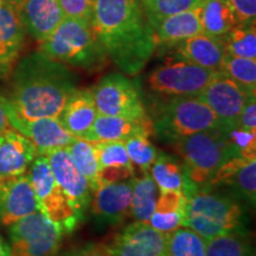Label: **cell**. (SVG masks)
<instances>
[{
    "label": "cell",
    "mask_w": 256,
    "mask_h": 256,
    "mask_svg": "<svg viewBox=\"0 0 256 256\" xmlns=\"http://www.w3.org/2000/svg\"><path fill=\"white\" fill-rule=\"evenodd\" d=\"M151 25L159 19L200 5L202 0H139Z\"/></svg>",
    "instance_id": "obj_36"
},
{
    "label": "cell",
    "mask_w": 256,
    "mask_h": 256,
    "mask_svg": "<svg viewBox=\"0 0 256 256\" xmlns=\"http://www.w3.org/2000/svg\"><path fill=\"white\" fill-rule=\"evenodd\" d=\"M200 19L204 34L217 38H222L236 26L235 18L226 0H202Z\"/></svg>",
    "instance_id": "obj_29"
},
{
    "label": "cell",
    "mask_w": 256,
    "mask_h": 256,
    "mask_svg": "<svg viewBox=\"0 0 256 256\" xmlns=\"http://www.w3.org/2000/svg\"><path fill=\"white\" fill-rule=\"evenodd\" d=\"M25 32L17 6L10 0H0V76L11 72L17 63Z\"/></svg>",
    "instance_id": "obj_20"
},
{
    "label": "cell",
    "mask_w": 256,
    "mask_h": 256,
    "mask_svg": "<svg viewBox=\"0 0 256 256\" xmlns=\"http://www.w3.org/2000/svg\"><path fill=\"white\" fill-rule=\"evenodd\" d=\"M76 88L78 78L69 66L37 50L14 64L8 95L4 98L19 118H57Z\"/></svg>",
    "instance_id": "obj_2"
},
{
    "label": "cell",
    "mask_w": 256,
    "mask_h": 256,
    "mask_svg": "<svg viewBox=\"0 0 256 256\" xmlns=\"http://www.w3.org/2000/svg\"><path fill=\"white\" fill-rule=\"evenodd\" d=\"M220 40L226 55L256 60L255 24L236 25Z\"/></svg>",
    "instance_id": "obj_31"
},
{
    "label": "cell",
    "mask_w": 256,
    "mask_h": 256,
    "mask_svg": "<svg viewBox=\"0 0 256 256\" xmlns=\"http://www.w3.org/2000/svg\"><path fill=\"white\" fill-rule=\"evenodd\" d=\"M177 153L191 182L198 188L206 186L220 165L236 156L226 132H202L168 142Z\"/></svg>",
    "instance_id": "obj_6"
},
{
    "label": "cell",
    "mask_w": 256,
    "mask_h": 256,
    "mask_svg": "<svg viewBox=\"0 0 256 256\" xmlns=\"http://www.w3.org/2000/svg\"><path fill=\"white\" fill-rule=\"evenodd\" d=\"M90 23L108 60L124 75L139 74L156 51L139 0H95Z\"/></svg>",
    "instance_id": "obj_1"
},
{
    "label": "cell",
    "mask_w": 256,
    "mask_h": 256,
    "mask_svg": "<svg viewBox=\"0 0 256 256\" xmlns=\"http://www.w3.org/2000/svg\"><path fill=\"white\" fill-rule=\"evenodd\" d=\"M90 90L98 114L124 118L153 127L139 90L124 74H107Z\"/></svg>",
    "instance_id": "obj_7"
},
{
    "label": "cell",
    "mask_w": 256,
    "mask_h": 256,
    "mask_svg": "<svg viewBox=\"0 0 256 256\" xmlns=\"http://www.w3.org/2000/svg\"><path fill=\"white\" fill-rule=\"evenodd\" d=\"M166 256H206V240L194 230L180 226L168 234Z\"/></svg>",
    "instance_id": "obj_33"
},
{
    "label": "cell",
    "mask_w": 256,
    "mask_h": 256,
    "mask_svg": "<svg viewBox=\"0 0 256 256\" xmlns=\"http://www.w3.org/2000/svg\"><path fill=\"white\" fill-rule=\"evenodd\" d=\"M247 211L241 200L211 188H197L186 200L184 226L204 240L244 232Z\"/></svg>",
    "instance_id": "obj_4"
},
{
    "label": "cell",
    "mask_w": 256,
    "mask_h": 256,
    "mask_svg": "<svg viewBox=\"0 0 256 256\" xmlns=\"http://www.w3.org/2000/svg\"><path fill=\"white\" fill-rule=\"evenodd\" d=\"M156 136L171 142L202 132H226L216 114L198 98H166L151 118Z\"/></svg>",
    "instance_id": "obj_5"
},
{
    "label": "cell",
    "mask_w": 256,
    "mask_h": 256,
    "mask_svg": "<svg viewBox=\"0 0 256 256\" xmlns=\"http://www.w3.org/2000/svg\"><path fill=\"white\" fill-rule=\"evenodd\" d=\"M66 150H68L69 154L72 156L74 162L78 166L80 172L88 180L92 191H95L101 184H104L100 178V171H98V158H96L94 142H86V140L76 138L66 147Z\"/></svg>",
    "instance_id": "obj_30"
},
{
    "label": "cell",
    "mask_w": 256,
    "mask_h": 256,
    "mask_svg": "<svg viewBox=\"0 0 256 256\" xmlns=\"http://www.w3.org/2000/svg\"><path fill=\"white\" fill-rule=\"evenodd\" d=\"M249 96L228 75L217 70L197 98L216 114L226 130H228L236 126Z\"/></svg>",
    "instance_id": "obj_11"
},
{
    "label": "cell",
    "mask_w": 256,
    "mask_h": 256,
    "mask_svg": "<svg viewBox=\"0 0 256 256\" xmlns=\"http://www.w3.org/2000/svg\"><path fill=\"white\" fill-rule=\"evenodd\" d=\"M0 256H11L8 244L4 241L2 236H0Z\"/></svg>",
    "instance_id": "obj_43"
},
{
    "label": "cell",
    "mask_w": 256,
    "mask_h": 256,
    "mask_svg": "<svg viewBox=\"0 0 256 256\" xmlns=\"http://www.w3.org/2000/svg\"><path fill=\"white\" fill-rule=\"evenodd\" d=\"M124 142V147L130 162L136 168V174L150 172V168L159 152L156 146L150 142L148 136H136L130 138Z\"/></svg>",
    "instance_id": "obj_35"
},
{
    "label": "cell",
    "mask_w": 256,
    "mask_h": 256,
    "mask_svg": "<svg viewBox=\"0 0 256 256\" xmlns=\"http://www.w3.org/2000/svg\"><path fill=\"white\" fill-rule=\"evenodd\" d=\"M28 174L36 194L40 211L50 220L58 224L64 234L72 232L82 220L57 184L46 156H36Z\"/></svg>",
    "instance_id": "obj_10"
},
{
    "label": "cell",
    "mask_w": 256,
    "mask_h": 256,
    "mask_svg": "<svg viewBox=\"0 0 256 256\" xmlns=\"http://www.w3.org/2000/svg\"><path fill=\"white\" fill-rule=\"evenodd\" d=\"M152 28L154 31L156 49H172L180 42L203 32L200 19V5L159 19L152 24Z\"/></svg>",
    "instance_id": "obj_22"
},
{
    "label": "cell",
    "mask_w": 256,
    "mask_h": 256,
    "mask_svg": "<svg viewBox=\"0 0 256 256\" xmlns=\"http://www.w3.org/2000/svg\"><path fill=\"white\" fill-rule=\"evenodd\" d=\"M40 210L28 174L0 180V226H8Z\"/></svg>",
    "instance_id": "obj_16"
},
{
    "label": "cell",
    "mask_w": 256,
    "mask_h": 256,
    "mask_svg": "<svg viewBox=\"0 0 256 256\" xmlns=\"http://www.w3.org/2000/svg\"><path fill=\"white\" fill-rule=\"evenodd\" d=\"M236 25H252L256 18V0H226Z\"/></svg>",
    "instance_id": "obj_38"
},
{
    "label": "cell",
    "mask_w": 256,
    "mask_h": 256,
    "mask_svg": "<svg viewBox=\"0 0 256 256\" xmlns=\"http://www.w3.org/2000/svg\"><path fill=\"white\" fill-rule=\"evenodd\" d=\"M226 136L236 156L247 160L256 159V132L235 126L226 130Z\"/></svg>",
    "instance_id": "obj_37"
},
{
    "label": "cell",
    "mask_w": 256,
    "mask_h": 256,
    "mask_svg": "<svg viewBox=\"0 0 256 256\" xmlns=\"http://www.w3.org/2000/svg\"><path fill=\"white\" fill-rule=\"evenodd\" d=\"M214 72L171 52L147 75L150 90L162 98H197L209 83Z\"/></svg>",
    "instance_id": "obj_8"
},
{
    "label": "cell",
    "mask_w": 256,
    "mask_h": 256,
    "mask_svg": "<svg viewBox=\"0 0 256 256\" xmlns=\"http://www.w3.org/2000/svg\"><path fill=\"white\" fill-rule=\"evenodd\" d=\"M46 158L55 177L57 184L62 188L68 200L72 202L74 209L83 220L89 210L92 191L78 166L75 165L68 150L58 148L46 153Z\"/></svg>",
    "instance_id": "obj_12"
},
{
    "label": "cell",
    "mask_w": 256,
    "mask_h": 256,
    "mask_svg": "<svg viewBox=\"0 0 256 256\" xmlns=\"http://www.w3.org/2000/svg\"><path fill=\"white\" fill-rule=\"evenodd\" d=\"M236 126L249 132H256V98L249 96L240 114Z\"/></svg>",
    "instance_id": "obj_40"
},
{
    "label": "cell",
    "mask_w": 256,
    "mask_h": 256,
    "mask_svg": "<svg viewBox=\"0 0 256 256\" xmlns=\"http://www.w3.org/2000/svg\"><path fill=\"white\" fill-rule=\"evenodd\" d=\"M8 127H11V126H10L8 119V113H6V110H5L4 96L0 95V133Z\"/></svg>",
    "instance_id": "obj_42"
},
{
    "label": "cell",
    "mask_w": 256,
    "mask_h": 256,
    "mask_svg": "<svg viewBox=\"0 0 256 256\" xmlns=\"http://www.w3.org/2000/svg\"><path fill=\"white\" fill-rule=\"evenodd\" d=\"M62 256H112L106 243H87L66 252Z\"/></svg>",
    "instance_id": "obj_41"
},
{
    "label": "cell",
    "mask_w": 256,
    "mask_h": 256,
    "mask_svg": "<svg viewBox=\"0 0 256 256\" xmlns=\"http://www.w3.org/2000/svg\"><path fill=\"white\" fill-rule=\"evenodd\" d=\"M166 244L168 234L136 220L106 242L112 256H166Z\"/></svg>",
    "instance_id": "obj_13"
},
{
    "label": "cell",
    "mask_w": 256,
    "mask_h": 256,
    "mask_svg": "<svg viewBox=\"0 0 256 256\" xmlns=\"http://www.w3.org/2000/svg\"><path fill=\"white\" fill-rule=\"evenodd\" d=\"M11 256H57L64 232L42 211H36L8 226Z\"/></svg>",
    "instance_id": "obj_9"
},
{
    "label": "cell",
    "mask_w": 256,
    "mask_h": 256,
    "mask_svg": "<svg viewBox=\"0 0 256 256\" xmlns=\"http://www.w3.org/2000/svg\"><path fill=\"white\" fill-rule=\"evenodd\" d=\"M171 50L174 55L211 72L220 70L226 55L220 38L209 36L204 32L180 42Z\"/></svg>",
    "instance_id": "obj_23"
},
{
    "label": "cell",
    "mask_w": 256,
    "mask_h": 256,
    "mask_svg": "<svg viewBox=\"0 0 256 256\" xmlns=\"http://www.w3.org/2000/svg\"><path fill=\"white\" fill-rule=\"evenodd\" d=\"M150 174L160 192H182L188 198L198 188L188 178L180 160L166 153L158 154L150 168Z\"/></svg>",
    "instance_id": "obj_25"
},
{
    "label": "cell",
    "mask_w": 256,
    "mask_h": 256,
    "mask_svg": "<svg viewBox=\"0 0 256 256\" xmlns=\"http://www.w3.org/2000/svg\"><path fill=\"white\" fill-rule=\"evenodd\" d=\"M154 134L152 126L134 122L119 116L98 114L92 126V142H126L136 136H150Z\"/></svg>",
    "instance_id": "obj_27"
},
{
    "label": "cell",
    "mask_w": 256,
    "mask_h": 256,
    "mask_svg": "<svg viewBox=\"0 0 256 256\" xmlns=\"http://www.w3.org/2000/svg\"><path fill=\"white\" fill-rule=\"evenodd\" d=\"M38 156L36 146L14 128L0 133V180L28 174Z\"/></svg>",
    "instance_id": "obj_19"
},
{
    "label": "cell",
    "mask_w": 256,
    "mask_h": 256,
    "mask_svg": "<svg viewBox=\"0 0 256 256\" xmlns=\"http://www.w3.org/2000/svg\"><path fill=\"white\" fill-rule=\"evenodd\" d=\"M159 194V188L150 172L139 174L133 177L130 214L132 218L136 222H148L154 211Z\"/></svg>",
    "instance_id": "obj_28"
},
{
    "label": "cell",
    "mask_w": 256,
    "mask_h": 256,
    "mask_svg": "<svg viewBox=\"0 0 256 256\" xmlns=\"http://www.w3.org/2000/svg\"><path fill=\"white\" fill-rule=\"evenodd\" d=\"M38 51L69 68L87 72H98L110 60L90 20L78 18L64 17L52 34L40 42Z\"/></svg>",
    "instance_id": "obj_3"
},
{
    "label": "cell",
    "mask_w": 256,
    "mask_h": 256,
    "mask_svg": "<svg viewBox=\"0 0 256 256\" xmlns=\"http://www.w3.org/2000/svg\"><path fill=\"white\" fill-rule=\"evenodd\" d=\"M132 202V178L127 180L104 183L92 191V214L102 223L118 226L130 214Z\"/></svg>",
    "instance_id": "obj_15"
},
{
    "label": "cell",
    "mask_w": 256,
    "mask_h": 256,
    "mask_svg": "<svg viewBox=\"0 0 256 256\" xmlns=\"http://www.w3.org/2000/svg\"><path fill=\"white\" fill-rule=\"evenodd\" d=\"M98 114L90 89L78 87L68 96L57 119L74 138L92 142V126Z\"/></svg>",
    "instance_id": "obj_18"
},
{
    "label": "cell",
    "mask_w": 256,
    "mask_h": 256,
    "mask_svg": "<svg viewBox=\"0 0 256 256\" xmlns=\"http://www.w3.org/2000/svg\"><path fill=\"white\" fill-rule=\"evenodd\" d=\"M94 148L102 183L127 180L136 176L124 142H98Z\"/></svg>",
    "instance_id": "obj_24"
},
{
    "label": "cell",
    "mask_w": 256,
    "mask_h": 256,
    "mask_svg": "<svg viewBox=\"0 0 256 256\" xmlns=\"http://www.w3.org/2000/svg\"><path fill=\"white\" fill-rule=\"evenodd\" d=\"M206 256H254L244 232H232L206 240Z\"/></svg>",
    "instance_id": "obj_32"
},
{
    "label": "cell",
    "mask_w": 256,
    "mask_h": 256,
    "mask_svg": "<svg viewBox=\"0 0 256 256\" xmlns=\"http://www.w3.org/2000/svg\"><path fill=\"white\" fill-rule=\"evenodd\" d=\"M10 126L26 136L36 146L38 154L44 156L54 150L66 148L76 138L66 132L57 118H38V119H23L16 115L5 102Z\"/></svg>",
    "instance_id": "obj_14"
},
{
    "label": "cell",
    "mask_w": 256,
    "mask_h": 256,
    "mask_svg": "<svg viewBox=\"0 0 256 256\" xmlns=\"http://www.w3.org/2000/svg\"><path fill=\"white\" fill-rule=\"evenodd\" d=\"M64 17L90 20L95 0H60Z\"/></svg>",
    "instance_id": "obj_39"
},
{
    "label": "cell",
    "mask_w": 256,
    "mask_h": 256,
    "mask_svg": "<svg viewBox=\"0 0 256 256\" xmlns=\"http://www.w3.org/2000/svg\"><path fill=\"white\" fill-rule=\"evenodd\" d=\"M188 198L182 192H160L154 211L147 224L164 234L184 226Z\"/></svg>",
    "instance_id": "obj_26"
},
{
    "label": "cell",
    "mask_w": 256,
    "mask_h": 256,
    "mask_svg": "<svg viewBox=\"0 0 256 256\" xmlns=\"http://www.w3.org/2000/svg\"><path fill=\"white\" fill-rule=\"evenodd\" d=\"M16 6L25 31L38 43L49 37L64 19L60 0H20Z\"/></svg>",
    "instance_id": "obj_21"
},
{
    "label": "cell",
    "mask_w": 256,
    "mask_h": 256,
    "mask_svg": "<svg viewBox=\"0 0 256 256\" xmlns=\"http://www.w3.org/2000/svg\"><path fill=\"white\" fill-rule=\"evenodd\" d=\"M230 186L236 198L255 206L256 200V159L247 160L232 156L220 165L206 188Z\"/></svg>",
    "instance_id": "obj_17"
},
{
    "label": "cell",
    "mask_w": 256,
    "mask_h": 256,
    "mask_svg": "<svg viewBox=\"0 0 256 256\" xmlns=\"http://www.w3.org/2000/svg\"><path fill=\"white\" fill-rule=\"evenodd\" d=\"M220 72L238 83L248 95L256 94V60L226 55Z\"/></svg>",
    "instance_id": "obj_34"
}]
</instances>
